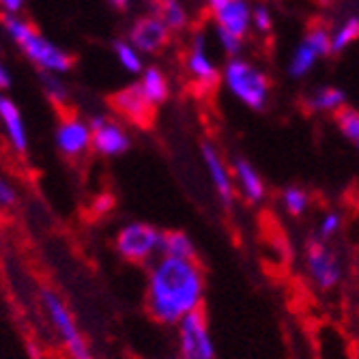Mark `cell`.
<instances>
[{"label": "cell", "mask_w": 359, "mask_h": 359, "mask_svg": "<svg viewBox=\"0 0 359 359\" xmlns=\"http://www.w3.org/2000/svg\"><path fill=\"white\" fill-rule=\"evenodd\" d=\"M207 295V278L198 258H172L157 256L149 265L144 302L153 320L159 325H175L203 310Z\"/></svg>", "instance_id": "cell-1"}, {"label": "cell", "mask_w": 359, "mask_h": 359, "mask_svg": "<svg viewBox=\"0 0 359 359\" xmlns=\"http://www.w3.org/2000/svg\"><path fill=\"white\" fill-rule=\"evenodd\" d=\"M3 30L41 74L62 76L72 72L74 56L48 37H43L28 20L20 15H3Z\"/></svg>", "instance_id": "cell-2"}, {"label": "cell", "mask_w": 359, "mask_h": 359, "mask_svg": "<svg viewBox=\"0 0 359 359\" xmlns=\"http://www.w3.org/2000/svg\"><path fill=\"white\" fill-rule=\"evenodd\" d=\"M222 86L228 90V95L237 100L241 106L248 110H265L269 100H271V80L269 76L258 67L256 62L235 56L228 58L222 76H219Z\"/></svg>", "instance_id": "cell-3"}, {"label": "cell", "mask_w": 359, "mask_h": 359, "mask_svg": "<svg viewBox=\"0 0 359 359\" xmlns=\"http://www.w3.org/2000/svg\"><path fill=\"white\" fill-rule=\"evenodd\" d=\"M39 304L48 318V325L52 327L54 336L58 338V342L62 344L67 357L69 359H95L67 302H65L56 290L46 288L39 297Z\"/></svg>", "instance_id": "cell-4"}, {"label": "cell", "mask_w": 359, "mask_h": 359, "mask_svg": "<svg viewBox=\"0 0 359 359\" xmlns=\"http://www.w3.org/2000/svg\"><path fill=\"white\" fill-rule=\"evenodd\" d=\"M161 237L164 233L147 222H129L118 228L114 250L132 265H151L157 256H161Z\"/></svg>", "instance_id": "cell-5"}, {"label": "cell", "mask_w": 359, "mask_h": 359, "mask_svg": "<svg viewBox=\"0 0 359 359\" xmlns=\"http://www.w3.org/2000/svg\"><path fill=\"white\" fill-rule=\"evenodd\" d=\"M332 54V30L325 24H312L304 39L292 50L288 65H286V74L292 80H304L308 78L318 60L327 58Z\"/></svg>", "instance_id": "cell-6"}, {"label": "cell", "mask_w": 359, "mask_h": 359, "mask_svg": "<svg viewBox=\"0 0 359 359\" xmlns=\"http://www.w3.org/2000/svg\"><path fill=\"white\" fill-rule=\"evenodd\" d=\"M177 351L181 359H217L215 342L211 336L205 310H196L183 316L177 325Z\"/></svg>", "instance_id": "cell-7"}, {"label": "cell", "mask_w": 359, "mask_h": 359, "mask_svg": "<svg viewBox=\"0 0 359 359\" xmlns=\"http://www.w3.org/2000/svg\"><path fill=\"white\" fill-rule=\"evenodd\" d=\"M304 263L310 282L318 290H332L340 284L342 263L330 241H323L318 237L310 239L304 250Z\"/></svg>", "instance_id": "cell-8"}, {"label": "cell", "mask_w": 359, "mask_h": 359, "mask_svg": "<svg viewBox=\"0 0 359 359\" xmlns=\"http://www.w3.org/2000/svg\"><path fill=\"white\" fill-rule=\"evenodd\" d=\"M54 142L62 157L80 159L93 149V129L88 121L76 114H62L56 125Z\"/></svg>", "instance_id": "cell-9"}, {"label": "cell", "mask_w": 359, "mask_h": 359, "mask_svg": "<svg viewBox=\"0 0 359 359\" xmlns=\"http://www.w3.org/2000/svg\"><path fill=\"white\" fill-rule=\"evenodd\" d=\"M185 72L201 90H211L219 82L222 69L211 58V54L207 50V39H205L203 32H196L191 43H189V50L185 56Z\"/></svg>", "instance_id": "cell-10"}, {"label": "cell", "mask_w": 359, "mask_h": 359, "mask_svg": "<svg viewBox=\"0 0 359 359\" xmlns=\"http://www.w3.org/2000/svg\"><path fill=\"white\" fill-rule=\"evenodd\" d=\"M201 157H203V164L207 170V177L217 194V198L224 207H231L237 189H235V181H233V168L231 164L224 159L222 151L213 144V142H203L201 144Z\"/></svg>", "instance_id": "cell-11"}, {"label": "cell", "mask_w": 359, "mask_h": 359, "mask_svg": "<svg viewBox=\"0 0 359 359\" xmlns=\"http://www.w3.org/2000/svg\"><path fill=\"white\" fill-rule=\"evenodd\" d=\"M93 129V151L102 157H118L127 153V149L132 147V138H129L127 129L104 114H97L88 121Z\"/></svg>", "instance_id": "cell-12"}, {"label": "cell", "mask_w": 359, "mask_h": 359, "mask_svg": "<svg viewBox=\"0 0 359 359\" xmlns=\"http://www.w3.org/2000/svg\"><path fill=\"white\" fill-rule=\"evenodd\" d=\"M170 35H172V30L166 26V22L157 13H149V15L138 18L132 24L127 41L144 56V54H157L164 50L170 41Z\"/></svg>", "instance_id": "cell-13"}, {"label": "cell", "mask_w": 359, "mask_h": 359, "mask_svg": "<svg viewBox=\"0 0 359 359\" xmlns=\"http://www.w3.org/2000/svg\"><path fill=\"white\" fill-rule=\"evenodd\" d=\"M110 106L121 118L129 121L132 125H138V127H149L151 121H153V114H155V108L149 104V100L142 95L138 82L136 84H127L121 90H116L110 97Z\"/></svg>", "instance_id": "cell-14"}, {"label": "cell", "mask_w": 359, "mask_h": 359, "mask_svg": "<svg viewBox=\"0 0 359 359\" xmlns=\"http://www.w3.org/2000/svg\"><path fill=\"white\" fill-rule=\"evenodd\" d=\"M231 168H233L235 189L241 198L248 205H263L267 198V185H265L263 175L256 170V166L252 164V161L237 157L231 164Z\"/></svg>", "instance_id": "cell-15"}, {"label": "cell", "mask_w": 359, "mask_h": 359, "mask_svg": "<svg viewBox=\"0 0 359 359\" xmlns=\"http://www.w3.org/2000/svg\"><path fill=\"white\" fill-rule=\"evenodd\" d=\"M0 125H3V132L11 149L18 155H24L28 151V129L24 123V114L5 93H0Z\"/></svg>", "instance_id": "cell-16"}, {"label": "cell", "mask_w": 359, "mask_h": 359, "mask_svg": "<svg viewBox=\"0 0 359 359\" xmlns=\"http://www.w3.org/2000/svg\"><path fill=\"white\" fill-rule=\"evenodd\" d=\"M215 28L228 30L233 35L245 39L252 30V5L248 0H228V3L213 11Z\"/></svg>", "instance_id": "cell-17"}, {"label": "cell", "mask_w": 359, "mask_h": 359, "mask_svg": "<svg viewBox=\"0 0 359 359\" xmlns=\"http://www.w3.org/2000/svg\"><path fill=\"white\" fill-rule=\"evenodd\" d=\"M304 106L312 114H336L346 106V93L338 86H318L306 97Z\"/></svg>", "instance_id": "cell-18"}, {"label": "cell", "mask_w": 359, "mask_h": 359, "mask_svg": "<svg viewBox=\"0 0 359 359\" xmlns=\"http://www.w3.org/2000/svg\"><path fill=\"white\" fill-rule=\"evenodd\" d=\"M138 86L142 90V95L149 100V104L153 108L161 106L168 97H170V84L166 74L161 72L159 67H144L138 80Z\"/></svg>", "instance_id": "cell-19"}, {"label": "cell", "mask_w": 359, "mask_h": 359, "mask_svg": "<svg viewBox=\"0 0 359 359\" xmlns=\"http://www.w3.org/2000/svg\"><path fill=\"white\" fill-rule=\"evenodd\" d=\"M161 254L172 258H196V245L183 231H168L161 237Z\"/></svg>", "instance_id": "cell-20"}, {"label": "cell", "mask_w": 359, "mask_h": 359, "mask_svg": "<svg viewBox=\"0 0 359 359\" xmlns=\"http://www.w3.org/2000/svg\"><path fill=\"white\" fill-rule=\"evenodd\" d=\"M359 39V15H346L332 30V54H340Z\"/></svg>", "instance_id": "cell-21"}, {"label": "cell", "mask_w": 359, "mask_h": 359, "mask_svg": "<svg viewBox=\"0 0 359 359\" xmlns=\"http://www.w3.org/2000/svg\"><path fill=\"white\" fill-rule=\"evenodd\" d=\"M280 203H282V209H284L288 215H292V217H302V215L308 213L312 198H310V194H308L304 187H299V185H288V187H284L282 194H280Z\"/></svg>", "instance_id": "cell-22"}, {"label": "cell", "mask_w": 359, "mask_h": 359, "mask_svg": "<svg viewBox=\"0 0 359 359\" xmlns=\"http://www.w3.org/2000/svg\"><path fill=\"white\" fill-rule=\"evenodd\" d=\"M157 15L166 22V26L177 32V30H185L189 24V13L183 7L181 0H159L157 5Z\"/></svg>", "instance_id": "cell-23"}, {"label": "cell", "mask_w": 359, "mask_h": 359, "mask_svg": "<svg viewBox=\"0 0 359 359\" xmlns=\"http://www.w3.org/2000/svg\"><path fill=\"white\" fill-rule=\"evenodd\" d=\"M112 50H114V56H116L118 65H121V67L127 74H134V76H140L142 74V69H144V58H142V54L132 43H129L127 39L114 41Z\"/></svg>", "instance_id": "cell-24"}, {"label": "cell", "mask_w": 359, "mask_h": 359, "mask_svg": "<svg viewBox=\"0 0 359 359\" xmlns=\"http://www.w3.org/2000/svg\"><path fill=\"white\" fill-rule=\"evenodd\" d=\"M41 84H43L46 97L54 106L65 108V106L69 104V86L62 82L60 76H56V74H41Z\"/></svg>", "instance_id": "cell-25"}, {"label": "cell", "mask_w": 359, "mask_h": 359, "mask_svg": "<svg viewBox=\"0 0 359 359\" xmlns=\"http://www.w3.org/2000/svg\"><path fill=\"white\" fill-rule=\"evenodd\" d=\"M342 226H344V217H342V213H340V211H336V209H327V211H325V213L320 215V219H318V226H316V237H318V239H323V241H332L334 237H338V235H340Z\"/></svg>", "instance_id": "cell-26"}, {"label": "cell", "mask_w": 359, "mask_h": 359, "mask_svg": "<svg viewBox=\"0 0 359 359\" xmlns=\"http://www.w3.org/2000/svg\"><path fill=\"white\" fill-rule=\"evenodd\" d=\"M215 37H217V43H219L222 52H224L228 58L241 56V52H243V41H245V39L233 35V32H228V30H222V28H215Z\"/></svg>", "instance_id": "cell-27"}, {"label": "cell", "mask_w": 359, "mask_h": 359, "mask_svg": "<svg viewBox=\"0 0 359 359\" xmlns=\"http://www.w3.org/2000/svg\"><path fill=\"white\" fill-rule=\"evenodd\" d=\"M252 28H256L258 32H263V35L271 32V28H273V13H271V9L267 5L252 7Z\"/></svg>", "instance_id": "cell-28"}, {"label": "cell", "mask_w": 359, "mask_h": 359, "mask_svg": "<svg viewBox=\"0 0 359 359\" xmlns=\"http://www.w3.org/2000/svg\"><path fill=\"white\" fill-rule=\"evenodd\" d=\"M15 205H18V189L3 172H0V209L9 211Z\"/></svg>", "instance_id": "cell-29"}, {"label": "cell", "mask_w": 359, "mask_h": 359, "mask_svg": "<svg viewBox=\"0 0 359 359\" xmlns=\"http://www.w3.org/2000/svg\"><path fill=\"white\" fill-rule=\"evenodd\" d=\"M26 0H0V13L3 15H22Z\"/></svg>", "instance_id": "cell-30"}, {"label": "cell", "mask_w": 359, "mask_h": 359, "mask_svg": "<svg viewBox=\"0 0 359 359\" xmlns=\"http://www.w3.org/2000/svg\"><path fill=\"white\" fill-rule=\"evenodd\" d=\"M11 86V72L3 62V46H0V93H5Z\"/></svg>", "instance_id": "cell-31"}, {"label": "cell", "mask_w": 359, "mask_h": 359, "mask_svg": "<svg viewBox=\"0 0 359 359\" xmlns=\"http://www.w3.org/2000/svg\"><path fill=\"white\" fill-rule=\"evenodd\" d=\"M100 213H108L110 209H112V198L110 196H102L100 201H97V207H95Z\"/></svg>", "instance_id": "cell-32"}, {"label": "cell", "mask_w": 359, "mask_h": 359, "mask_svg": "<svg viewBox=\"0 0 359 359\" xmlns=\"http://www.w3.org/2000/svg\"><path fill=\"white\" fill-rule=\"evenodd\" d=\"M226 3H228V0H207V7H209V11L213 13V11H217V9H222Z\"/></svg>", "instance_id": "cell-33"}, {"label": "cell", "mask_w": 359, "mask_h": 359, "mask_svg": "<svg viewBox=\"0 0 359 359\" xmlns=\"http://www.w3.org/2000/svg\"><path fill=\"white\" fill-rule=\"evenodd\" d=\"M110 3L116 7V9H125L129 5V0H110Z\"/></svg>", "instance_id": "cell-34"}, {"label": "cell", "mask_w": 359, "mask_h": 359, "mask_svg": "<svg viewBox=\"0 0 359 359\" xmlns=\"http://www.w3.org/2000/svg\"><path fill=\"white\" fill-rule=\"evenodd\" d=\"M353 144H355V149H357V151H359V136H357V138H355V140H353Z\"/></svg>", "instance_id": "cell-35"}, {"label": "cell", "mask_w": 359, "mask_h": 359, "mask_svg": "<svg viewBox=\"0 0 359 359\" xmlns=\"http://www.w3.org/2000/svg\"><path fill=\"white\" fill-rule=\"evenodd\" d=\"M166 359H181V357H179V355H177V357H166Z\"/></svg>", "instance_id": "cell-36"}, {"label": "cell", "mask_w": 359, "mask_h": 359, "mask_svg": "<svg viewBox=\"0 0 359 359\" xmlns=\"http://www.w3.org/2000/svg\"><path fill=\"white\" fill-rule=\"evenodd\" d=\"M357 209H359V203H357Z\"/></svg>", "instance_id": "cell-37"}]
</instances>
